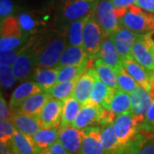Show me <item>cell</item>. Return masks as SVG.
<instances>
[{
	"label": "cell",
	"mask_w": 154,
	"mask_h": 154,
	"mask_svg": "<svg viewBox=\"0 0 154 154\" xmlns=\"http://www.w3.org/2000/svg\"><path fill=\"white\" fill-rule=\"evenodd\" d=\"M140 128H143L146 132H154V102H152L148 110L146 111L145 122Z\"/></svg>",
	"instance_id": "cell-40"
},
{
	"label": "cell",
	"mask_w": 154,
	"mask_h": 154,
	"mask_svg": "<svg viewBox=\"0 0 154 154\" xmlns=\"http://www.w3.org/2000/svg\"><path fill=\"white\" fill-rule=\"evenodd\" d=\"M63 103L64 101L51 97L47 100L38 115L43 128L60 127Z\"/></svg>",
	"instance_id": "cell-11"
},
{
	"label": "cell",
	"mask_w": 154,
	"mask_h": 154,
	"mask_svg": "<svg viewBox=\"0 0 154 154\" xmlns=\"http://www.w3.org/2000/svg\"><path fill=\"white\" fill-rule=\"evenodd\" d=\"M131 113L134 116L139 129L145 122L146 113L152 104L150 93L140 85H138L131 94Z\"/></svg>",
	"instance_id": "cell-9"
},
{
	"label": "cell",
	"mask_w": 154,
	"mask_h": 154,
	"mask_svg": "<svg viewBox=\"0 0 154 154\" xmlns=\"http://www.w3.org/2000/svg\"><path fill=\"white\" fill-rule=\"evenodd\" d=\"M134 154H154V136L148 138Z\"/></svg>",
	"instance_id": "cell-43"
},
{
	"label": "cell",
	"mask_w": 154,
	"mask_h": 154,
	"mask_svg": "<svg viewBox=\"0 0 154 154\" xmlns=\"http://www.w3.org/2000/svg\"><path fill=\"white\" fill-rule=\"evenodd\" d=\"M15 5L13 0H0V18L1 21L13 16Z\"/></svg>",
	"instance_id": "cell-39"
},
{
	"label": "cell",
	"mask_w": 154,
	"mask_h": 154,
	"mask_svg": "<svg viewBox=\"0 0 154 154\" xmlns=\"http://www.w3.org/2000/svg\"><path fill=\"white\" fill-rule=\"evenodd\" d=\"M90 1H95V0H90Z\"/></svg>",
	"instance_id": "cell-48"
},
{
	"label": "cell",
	"mask_w": 154,
	"mask_h": 154,
	"mask_svg": "<svg viewBox=\"0 0 154 154\" xmlns=\"http://www.w3.org/2000/svg\"><path fill=\"white\" fill-rule=\"evenodd\" d=\"M38 154H69L63 146L59 142L57 141L56 143L51 145V146L45 149L38 150Z\"/></svg>",
	"instance_id": "cell-41"
},
{
	"label": "cell",
	"mask_w": 154,
	"mask_h": 154,
	"mask_svg": "<svg viewBox=\"0 0 154 154\" xmlns=\"http://www.w3.org/2000/svg\"><path fill=\"white\" fill-rule=\"evenodd\" d=\"M149 93H150L151 98L152 99V102H154V73L152 78H151V81H150V90H149Z\"/></svg>",
	"instance_id": "cell-47"
},
{
	"label": "cell",
	"mask_w": 154,
	"mask_h": 154,
	"mask_svg": "<svg viewBox=\"0 0 154 154\" xmlns=\"http://www.w3.org/2000/svg\"><path fill=\"white\" fill-rule=\"evenodd\" d=\"M88 54L82 46L67 45L56 68L58 69L69 65H82L88 63Z\"/></svg>",
	"instance_id": "cell-20"
},
{
	"label": "cell",
	"mask_w": 154,
	"mask_h": 154,
	"mask_svg": "<svg viewBox=\"0 0 154 154\" xmlns=\"http://www.w3.org/2000/svg\"><path fill=\"white\" fill-rule=\"evenodd\" d=\"M83 130L85 135L80 154H107L101 141L100 128L91 126Z\"/></svg>",
	"instance_id": "cell-16"
},
{
	"label": "cell",
	"mask_w": 154,
	"mask_h": 154,
	"mask_svg": "<svg viewBox=\"0 0 154 154\" xmlns=\"http://www.w3.org/2000/svg\"><path fill=\"white\" fill-rule=\"evenodd\" d=\"M67 45V29L51 36L41 48H37V67L56 68Z\"/></svg>",
	"instance_id": "cell-1"
},
{
	"label": "cell",
	"mask_w": 154,
	"mask_h": 154,
	"mask_svg": "<svg viewBox=\"0 0 154 154\" xmlns=\"http://www.w3.org/2000/svg\"><path fill=\"white\" fill-rule=\"evenodd\" d=\"M132 54L134 59L142 66L151 71H154V55L145 45L141 34L138 35L132 47Z\"/></svg>",
	"instance_id": "cell-22"
},
{
	"label": "cell",
	"mask_w": 154,
	"mask_h": 154,
	"mask_svg": "<svg viewBox=\"0 0 154 154\" xmlns=\"http://www.w3.org/2000/svg\"><path fill=\"white\" fill-rule=\"evenodd\" d=\"M108 109L116 116L131 111V95L116 88L110 99Z\"/></svg>",
	"instance_id": "cell-28"
},
{
	"label": "cell",
	"mask_w": 154,
	"mask_h": 154,
	"mask_svg": "<svg viewBox=\"0 0 154 154\" xmlns=\"http://www.w3.org/2000/svg\"><path fill=\"white\" fill-rule=\"evenodd\" d=\"M101 141L107 154H116L121 149V145L116 137L113 122L102 124L100 128Z\"/></svg>",
	"instance_id": "cell-27"
},
{
	"label": "cell",
	"mask_w": 154,
	"mask_h": 154,
	"mask_svg": "<svg viewBox=\"0 0 154 154\" xmlns=\"http://www.w3.org/2000/svg\"><path fill=\"white\" fill-rule=\"evenodd\" d=\"M60 127L42 128L31 136L35 146L38 150L45 149L58 141Z\"/></svg>",
	"instance_id": "cell-24"
},
{
	"label": "cell",
	"mask_w": 154,
	"mask_h": 154,
	"mask_svg": "<svg viewBox=\"0 0 154 154\" xmlns=\"http://www.w3.org/2000/svg\"><path fill=\"white\" fill-rule=\"evenodd\" d=\"M139 33H134L122 26H121L112 35H110L122 60L134 57L132 54V47Z\"/></svg>",
	"instance_id": "cell-12"
},
{
	"label": "cell",
	"mask_w": 154,
	"mask_h": 154,
	"mask_svg": "<svg viewBox=\"0 0 154 154\" xmlns=\"http://www.w3.org/2000/svg\"><path fill=\"white\" fill-rule=\"evenodd\" d=\"M99 58L115 71L122 67V59L110 36H105L99 51Z\"/></svg>",
	"instance_id": "cell-19"
},
{
	"label": "cell",
	"mask_w": 154,
	"mask_h": 154,
	"mask_svg": "<svg viewBox=\"0 0 154 154\" xmlns=\"http://www.w3.org/2000/svg\"><path fill=\"white\" fill-rule=\"evenodd\" d=\"M27 44V37L22 33L17 17L11 16L1 21V51L17 49Z\"/></svg>",
	"instance_id": "cell-4"
},
{
	"label": "cell",
	"mask_w": 154,
	"mask_h": 154,
	"mask_svg": "<svg viewBox=\"0 0 154 154\" xmlns=\"http://www.w3.org/2000/svg\"><path fill=\"white\" fill-rule=\"evenodd\" d=\"M27 45H25L23 46H21L19 48H17V49L6 51H1V54H0V57H0L1 64H6V65L12 66L13 63H15L16 59L17 58V57L21 54V52L24 50L25 46Z\"/></svg>",
	"instance_id": "cell-38"
},
{
	"label": "cell",
	"mask_w": 154,
	"mask_h": 154,
	"mask_svg": "<svg viewBox=\"0 0 154 154\" xmlns=\"http://www.w3.org/2000/svg\"><path fill=\"white\" fill-rule=\"evenodd\" d=\"M84 135L83 129H77L72 126L60 128L58 141L69 154H80Z\"/></svg>",
	"instance_id": "cell-14"
},
{
	"label": "cell",
	"mask_w": 154,
	"mask_h": 154,
	"mask_svg": "<svg viewBox=\"0 0 154 154\" xmlns=\"http://www.w3.org/2000/svg\"><path fill=\"white\" fill-rule=\"evenodd\" d=\"M93 15L105 36L112 35L122 26L120 19L116 15V7L110 0H98Z\"/></svg>",
	"instance_id": "cell-6"
},
{
	"label": "cell",
	"mask_w": 154,
	"mask_h": 154,
	"mask_svg": "<svg viewBox=\"0 0 154 154\" xmlns=\"http://www.w3.org/2000/svg\"><path fill=\"white\" fill-rule=\"evenodd\" d=\"M77 80L78 79L64 82L57 83L54 87H52L47 92L49 93L50 96L51 98L59 99L62 101H65L66 99L74 96V92H75Z\"/></svg>",
	"instance_id": "cell-32"
},
{
	"label": "cell",
	"mask_w": 154,
	"mask_h": 154,
	"mask_svg": "<svg viewBox=\"0 0 154 154\" xmlns=\"http://www.w3.org/2000/svg\"><path fill=\"white\" fill-rule=\"evenodd\" d=\"M116 8H128L131 5H135L136 0H110Z\"/></svg>",
	"instance_id": "cell-45"
},
{
	"label": "cell",
	"mask_w": 154,
	"mask_h": 154,
	"mask_svg": "<svg viewBox=\"0 0 154 154\" xmlns=\"http://www.w3.org/2000/svg\"><path fill=\"white\" fill-rule=\"evenodd\" d=\"M82 106V105L74 96L64 101L60 122L61 128L73 125Z\"/></svg>",
	"instance_id": "cell-29"
},
{
	"label": "cell",
	"mask_w": 154,
	"mask_h": 154,
	"mask_svg": "<svg viewBox=\"0 0 154 154\" xmlns=\"http://www.w3.org/2000/svg\"><path fill=\"white\" fill-rule=\"evenodd\" d=\"M10 144L15 154H38V149L35 146L31 136L17 129Z\"/></svg>",
	"instance_id": "cell-25"
},
{
	"label": "cell",
	"mask_w": 154,
	"mask_h": 154,
	"mask_svg": "<svg viewBox=\"0 0 154 154\" xmlns=\"http://www.w3.org/2000/svg\"><path fill=\"white\" fill-rule=\"evenodd\" d=\"M0 154H15L10 143L0 142Z\"/></svg>",
	"instance_id": "cell-46"
},
{
	"label": "cell",
	"mask_w": 154,
	"mask_h": 154,
	"mask_svg": "<svg viewBox=\"0 0 154 154\" xmlns=\"http://www.w3.org/2000/svg\"><path fill=\"white\" fill-rule=\"evenodd\" d=\"M43 91L42 88L38 86L37 83L33 81H28L24 82L21 85H19L11 94V100L9 106L11 107L12 111L14 112L15 110L18 109V107L22 105V103L32 96L33 94H37L38 92Z\"/></svg>",
	"instance_id": "cell-18"
},
{
	"label": "cell",
	"mask_w": 154,
	"mask_h": 154,
	"mask_svg": "<svg viewBox=\"0 0 154 154\" xmlns=\"http://www.w3.org/2000/svg\"><path fill=\"white\" fill-rule=\"evenodd\" d=\"M37 55V47L28 43L12 65V70L17 80L23 81L28 79L32 72L38 68Z\"/></svg>",
	"instance_id": "cell-8"
},
{
	"label": "cell",
	"mask_w": 154,
	"mask_h": 154,
	"mask_svg": "<svg viewBox=\"0 0 154 154\" xmlns=\"http://www.w3.org/2000/svg\"><path fill=\"white\" fill-rule=\"evenodd\" d=\"M103 106L88 100L82 106L72 127L77 129H85L95 122H100L103 114Z\"/></svg>",
	"instance_id": "cell-10"
},
{
	"label": "cell",
	"mask_w": 154,
	"mask_h": 154,
	"mask_svg": "<svg viewBox=\"0 0 154 154\" xmlns=\"http://www.w3.org/2000/svg\"><path fill=\"white\" fill-rule=\"evenodd\" d=\"M122 67L135 80L138 85L150 90V81L154 71H151L139 63L134 57L122 60Z\"/></svg>",
	"instance_id": "cell-17"
},
{
	"label": "cell",
	"mask_w": 154,
	"mask_h": 154,
	"mask_svg": "<svg viewBox=\"0 0 154 154\" xmlns=\"http://www.w3.org/2000/svg\"><path fill=\"white\" fill-rule=\"evenodd\" d=\"M13 115V111L10 106H8L5 99L1 95L0 99V118L1 120H11V116Z\"/></svg>",
	"instance_id": "cell-42"
},
{
	"label": "cell",
	"mask_w": 154,
	"mask_h": 154,
	"mask_svg": "<svg viewBox=\"0 0 154 154\" xmlns=\"http://www.w3.org/2000/svg\"><path fill=\"white\" fill-rule=\"evenodd\" d=\"M88 17L77 20L68 24L67 28V38L68 45L82 46L83 45V29Z\"/></svg>",
	"instance_id": "cell-31"
},
{
	"label": "cell",
	"mask_w": 154,
	"mask_h": 154,
	"mask_svg": "<svg viewBox=\"0 0 154 154\" xmlns=\"http://www.w3.org/2000/svg\"><path fill=\"white\" fill-rule=\"evenodd\" d=\"M17 20L21 27L22 33L25 37H27L28 34H31L37 30L38 22L31 14L26 12L21 13L17 17Z\"/></svg>",
	"instance_id": "cell-35"
},
{
	"label": "cell",
	"mask_w": 154,
	"mask_h": 154,
	"mask_svg": "<svg viewBox=\"0 0 154 154\" xmlns=\"http://www.w3.org/2000/svg\"><path fill=\"white\" fill-rule=\"evenodd\" d=\"M113 126L122 147L133 142L140 134L139 127L131 112L116 116Z\"/></svg>",
	"instance_id": "cell-7"
},
{
	"label": "cell",
	"mask_w": 154,
	"mask_h": 154,
	"mask_svg": "<svg viewBox=\"0 0 154 154\" xmlns=\"http://www.w3.org/2000/svg\"><path fill=\"white\" fill-rule=\"evenodd\" d=\"M154 13H146L135 5L127 8L123 17L120 18L122 27L128 28L134 33L142 34L154 29Z\"/></svg>",
	"instance_id": "cell-2"
},
{
	"label": "cell",
	"mask_w": 154,
	"mask_h": 154,
	"mask_svg": "<svg viewBox=\"0 0 154 154\" xmlns=\"http://www.w3.org/2000/svg\"><path fill=\"white\" fill-rule=\"evenodd\" d=\"M10 121L17 130L29 136L43 128L38 116L29 115L21 111H14Z\"/></svg>",
	"instance_id": "cell-15"
},
{
	"label": "cell",
	"mask_w": 154,
	"mask_h": 154,
	"mask_svg": "<svg viewBox=\"0 0 154 154\" xmlns=\"http://www.w3.org/2000/svg\"><path fill=\"white\" fill-rule=\"evenodd\" d=\"M98 0H64L59 9V17L63 22H70L82 19L94 13Z\"/></svg>",
	"instance_id": "cell-5"
},
{
	"label": "cell",
	"mask_w": 154,
	"mask_h": 154,
	"mask_svg": "<svg viewBox=\"0 0 154 154\" xmlns=\"http://www.w3.org/2000/svg\"><path fill=\"white\" fill-rule=\"evenodd\" d=\"M88 63L82 65H69V66L62 67L58 69L57 74V82H64L72 80L78 79L79 77L85 73L88 69Z\"/></svg>",
	"instance_id": "cell-33"
},
{
	"label": "cell",
	"mask_w": 154,
	"mask_h": 154,
	"mask_svg": "<svg viewBox=\"0 0 154 154\" xmlns=\"http://www.w3.org/2000/svg\"><path fill=\"white\" fill-rule=\"evenodd\" d=\"M94 68L96 69L100 80L112 89L117 88V75L111 67L104 63L100 58H97L94 62Z\"/></svg>",
	"instance_id": "cell-30"
},
{
	"label": "cell",
	"mask_w": 154,
	"mask_h": 154,
	"mask_svg": "<svg viewBox=\"0 0 154 154\" xmlns=\"http://www.w3.org/2000/svg\"><path fill=\"white\" fill-rule=\"evenodd\" d=\"M98 77L99 75L97 74L96 69L91 67L78 78L75 88L74 97L82 105H84L90 99L94 82Z\"/></svg>",
	"instance_id": "cell-13"
},
{
	"label": "cell",
	"mask_w": 154,
	"mask_h": 154,
	"mask_svg": "<svg viewBox=\"0 0 154 154\" xmlns=\"http://www.w3.org/2000/svg\"><path fill=\"white\" fill-rule=\"evenodd\" d=\"M135 5L144 11L154 13V0H136Z\"/></svg>",
	"instance_id": "cell-44"
},
{
	"label": "cell",
	"mask_w": 154,
	"mask_h": 154,
	"mask_svg": "<svg viewBox=\"0 0 154 154\" xmlns=\"http://www.w3.org/2000/svg\"><path fill=\"white\" fill-rule=\"evenodd\" d=\"M0 75H1V84L2 87L5 88H11L16 82L17 78L15 76L12 66L1 64L0 65Z\"/></svg>",
	"instance_id": "cell-37"
},
{
	"label": "cell",
	"mask_w": 154,
	"mask_h": 154,
	"mask_svg": "<svg viewBox=\"0 0 154 154\" xmlns=\"http://www.w3.org/2000/svg\"><path fill=\"white\" fill-rule=\"evenodd\" d=\"M116 89L110 88L102 80L98 77L94 82L93 90L90 96V100L97 105L103 106V108L108 109L109 104Z\"/></svg>",
	"instance_id": "cell-23"
},
{
	"label": "cell",
	"mask_w": 154,
	"mask_h": 154,
	"mask_svg": "<svg viewBox=\"0 0 154 154\" xmlns=\"http://www.w3.org/2000/svg\"><path fill=\"white\" fill-rule=\"evenodd\" d=\"M105 37V33L95 20L94 15L88 16L83 29L82 47L87 52L89 60L99 58V51Z\"/></svg>",
	"instance_id": "cell-3"
},
{
	"label": "cell",
	"mask_w": 154,
	"mask_h": 154,
	"mask_svg": "<svg viewBox=\"0 0 154 154\" xmlns=\"http://www.w3.org/2000/svg\"><path fill=\"white\" fill-rule=\"evenodd\" d=\"M50 98L51 96L47 91L38 92L37 94L30 96L26 100H24L22 105L15 111H21L29 115L38 116L45 104Z\"/></svg>",
	"instance_id": "cell-21"
},
{
	"label": "cell",
	"mask_w": 154,
	"mask_h": 154,
	"mask_svg": "<svg viewBox=\"0 0 154 154\" xmlns=\"http://www.w3.org/2000/svg\"><path fill=\"white\" fill-rule=\"evenodd\" d=\"M58 69L57 68H36L33 73V82L43 91H48L57 82Z\"/></svg>",
	"instance_id": "cell-26"
},
{
	"label": "cell",
	"mask_w": 154,
	"mask_h": 154,
	"mask_svg": "<svg viewBox=\"0 0 154 154\" xmlns=\"http://www.w3.org/2000/svg\"><path fill=\"white\" fill-rule=\"evenodd\" d=\"M116 73L117 75V88L127 94H132L138 86L135 80L124 69L123 67H121Z\"/></svg>",
	"instance_id": "cell-34"
},
{
	"label": "cell",
	"mask_w": 154,
	"mask_h": 154,
	"mask_svg": "<svg viewBox=\"0 0 154 154\" xmlns=\"http://www.w3.org/2000/svg\"><path fill=\"white\" fill-rule=\"evenodd\" d=\"M16 131V128L9 120L0 121V142L10 143Z\"/></svg>",
	"instance_id": "cell-36"
}]
</instances>
